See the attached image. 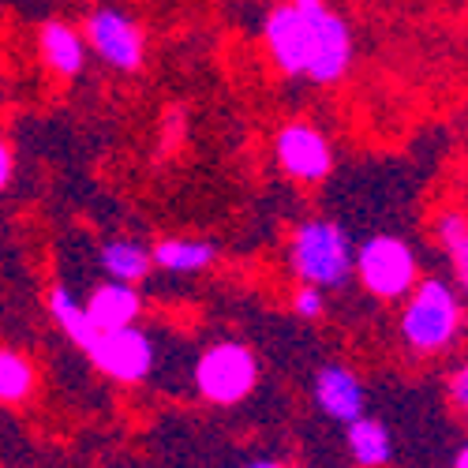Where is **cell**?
Instances as JSON below:
<instances>
[{
	"label": "cell",
	"mask_w": 468,
	"mask_h": 468,
	"mask_svg": "<svg viewBox=\"0 0 468 468\" xmlns=\"http://www.w3.org/2000/svg\"><path fill=\"white\" fill-rule=\"evenodd\" d=\"M289 259H292V274L315 289H337L353 274V244H348L345 229L326 218L303 221L292 232Z\"/></svg>",
	"instance_id": "cell-1"
},
{
	"label": "cell",
	"mask_w": 468,
	"mask_h": 468,
	"mask_svg": "<svg viewBox=\"0 0 468 468\" xmlns=\"http://www.w3.org/2000/svg\"><path fill=\"white\" fill-rule=\"evenodd\" d=\"M461 330V300L457 292L439 282L423 278L412 285L409 303L401 311V337L416 353H442Z\"/></svg>",
	"instance_id": "cell-2"
},
{
	"label": "cell",
	"mask_w": 468,
	"mask_h": 468,
	"mask_svg": "<svg viewBox=\"0 0 468 468\" xmlns=\"http://www.w3.org/2000/svg\"><path fill=\"white\" fill-rule=\"evenodd\" d=\"M259 386V360L240 341H218L195 360V389L210 405H240Z\"/></svg>",
	"instance_id": "cell-3"
},
{
	"label": "cell",
	"mask_w": 468,
	"mask_h": 468,
	"mask_svg": "<svg viewBox=\"0 0 468 468\" xmlns=\"http://www.w3.org/2000/svg\"><path fill=\"white\" fill-rule=\"evenodd\" d=\"M353 274L371 296L401 300L420 282V266H416V251L401 237L378 232V237L360 244V251H353Z\"/></svg>",
	"instance_id": "cell-4"
},
{
	"label": "cell",
	"mask_w": 468,
	"mask_h": 468,
	"mask_svg": "<svg viewBox=\"0 0 468 468\" xmlns=\"http://www.w3.org/2000/svg\"><path fill=\"white\" fill-rule=\"evenodd\" d=\"M83 37H87V49L109 64L112 71H139L146 60V34L143 27L121 12V8H94L83 23Z\"/></svg>",
	"instance_id": "cell-5"
},
{
	"label": "cell",
	"mask_w": 468,
	"mask_h": 468,
	"mask_svg": "<svg viewBox=\"0 0 468 468\" xmlns=\"http://www.w3.org/2000/svg\"><path fill=\"white\" fill-rule=\"evenodd\" d=\"M87 356L90 364L112 378V382H121V386H135L143 378H150L154 364H158V353H154V337L146 330L135 326H124V330H101L90 348H87Z\"/></svg>",
	"instance_id": "cell-6"
},
{
	"label": "cell",
	"mask_w": 468,
	"mask_h": 468,
	"mask_svg": "<svg viewBox=\"0 0 468 468\" xmlns=\"http://www.w3.org/2000/svg\"><path fill=\"white\" fill-rule=\"evenodd\" d=\"M323 0L307 5H282L266 16V49L285 75H303L311 60V37H315V12Z\"/></svg>",
	"instance_id": "cell-7"
},
{
	"label": "cell",
	"mask_w": 468,
	"mask_h": 468,
	"mask_svg": "<svg viewBox=\"0 0 468 468\" xmlns=\"http://www.w3.org/2000/svg\"><path fill=\"white\" fill-rule=\"evenodd\" d=\"M274 154H278V165L289 176L303 180V184L326 180V173L334 165V150H330L326 135L319 128H311V124H300V121H292V124H285L278 132Z\"/></svg>",
	"instance_id": "cell-8"
},
{
	"label": "cell",
	"mask_w": 468,
	"mask_h": 468,
	"mask_svg": "<svg viewBox=\"0 0 468 468\" xmlns=\"http://www.w3.org/2000/svg\"><path fill=\"white\" fill-rule=\"evenodd\" d=\"M348 64H353V30L323 5L315 12V37H311V60L303 75L311 83H337Z\"/></svg>",
	"instance_id": "cell-9"
},
{
	"label": "cell",
	"mask_w": 468,
	"mask_h": 468,
	"mask_svg": "<svg viewBox=\"0 0 468 468\" xmlns=\"http://www.w3.org/2000/svg\"><path fill=\"white\" fill-rule=\"evenodd\" d=\"M37 57H42V64L53 75H60V80H80L87 71L90 49H87L83 30H75L64 19H46L42 30H37Z\"/></svg>",
	"instance_id": "cell-10"
},
{
	"label": "cell",
	"mask_w": 468,
	"mask_h": 468,
	"mask_svg": "<svg viewBox=\"0 0 468 468\" xmlns=\"http://www.w3.org/2000/svg\"><path fill=\"white\" fill-rule=\"evenodd\" d=\"M315 405L337 423H353L356 416H364V405H367L364 382L356 378V371H348L341 364H326L315 375Z\"/></svg>",
	"instance_id": "cell-11"
},
{
	"label": "cell",
	"mask_w": 468,
	"mask_h": 468,
	"mask_svg": "<svg viewBox=\"0 0 468 468\" xmlns=\"http://www.w3.org/2000/svg\"><path fill=\"white\" fill-rule=\"evenodd\" d=\"M87 315L94 323V330H124V326H135L139 315H143V296L135 285L128 282H98L90 289V296L83 300Z\"/></svg>",
	"instance_id": "cell-12"
},
{
	"label": "cell",
	"mask_w": 468,
	"mask_h": 468,
	"mask_svg": "<svg viewBox=\"0 0 468 468\" xmlns=\"http://www.w3.org/2000/svg\"><path fill=\"white\" fill-rule=\"evenodd\" d=\"M150 259H154V270H165V274H176V278H191V274H203V270L214 266L218 248H214V240L169 237V240H158L150 248Z\"/></svg>",
	"instance_id": "cell-13"
},
{
	"label": "cell",
	"mask_w": 468,
	"mask_h": 468,
	"mask_svg": "<svg viewBox=\"0 0 468 468\" xmlns=\"http://www.w3.org/2000/svg\"><path fill=\"white\" fill-rule=\"evenodd\" d=\"M345 446L360 468H382V464H389V457H394L389 427L375 416H356L353 423H345Z\"/></svg>",
	"instance_id": "cell-14"
},
{
	"label": "cell",
	"mask_w": 468,
	"mask_h": 468,
	"mask_svg": "<svg viewBox=\"0 0 468 468\" xmlns=\"http://www.w3.org/2000/svg\"><path fill=\"white\" fill-rule=\"evenodd\" d=\"M98 266L105 270L109 282H128V285H139L143 278L154 274L150 248H143L139 240H128V237L105 240L101 251H98Z\"/></svg>",
	"instance_id": "cell-15"
},
{
	"label": "cell",
	"mask_w": 468,
	"mask_h": 468,
	"mask_svg": "<svg viewBox=\"0 0 468 468\" xmlns=\"http://www.w3.org/2000/svg\"><path fill=\"white\" fill-rule=\"evenodd\" d=\"M46 311H49V319L57 323V330L75 345V348H90V341L98 337V330H94V323H90V315H87V307H83V300L75 296L68 285H53L49 289V296H46Z\"/></svg>",
	"instance_id": "cell-16"
},
{
	"label": "cell",
	"mask_w": 468,
	"mask_h": 468,
	"mask_svg": "<svg viewBox=\"0 0 468 468\" xmlns=\"http://www.w3.org/2000/svg\"><path fill=\"white\" fill-rule=\"evenodd\" d=\"M37 389V367L19 348L0 345V405H23Z\"/></svg>",
	"instance_id": "cell-17"
},
{
	"label": "cell",
	"mask_w": 468,
	"mask_h": 468,
	"mask_svg": "<svg viewBox=\"0 0 468 468\" xmlns=\"http://www.w3.org/2000/svg\"><path fill=\"white\" fill-rule=\"evenodd\" d=\"M439 240H442V248H446V255L457 270L461 289L468 292V218L457 214V210H446L439 218Z\"/></svg>",
	"instance_id": "cell-18"
},
{
	"label": "cell",
	"mask_w": 468,
	"mask_h": 468,
	"mask_svg": "<svg viewBox=\"0 0 468 468\" xmlns=\"http://www.w3.org/2000/svg\"><path fill=\"white\" fill-rule=\"evenodd\" d=\"M292 307H296V315H300V319H319L323 311H326L323 289H315V285H300L296 296H292Z\"/></svg>",
	"instance_id": "cell-19"
},
{
	"label": "cell",
	"mask_w": 468,
	"mask_h": 468,
	"mask_svg": "<svg viewBox=\"0 0 468 468\" xmlns=\"http://www.w3.org/2000/svg\"><path fill=\"white\" fill-rule=\"evenodd\" d=\"M12 176H16V150L5 135H0V191H8Z\"/></svg>",
	"instance_id": "cell-20"
},
{
	"label": "cell",
	"mask_w": 468,
	"mask_h": 468,
	"mask_svg": "<svg viewBox=\"0 0 468 468\" xmlns=\"http://www.w3.org/2000/svg\"><path fill=\"white\" fill-rule=\"evenodd\" d=\"M450 398H453V405L468 416V367L453 371V378H450Z\"/></svg>",
	"instance_id": "cell-21"
},
{
	"label": "cell",
	"mask_w": 468,
	"mask_h": 468,
	"mask_svg": "<svg viewBox=\"0 0 468 468\" xmlns=\"http://www.w3.org/2000/svg\"><path fill=\"white\" fill-rule=\"evenodd\" d=\"M453 468H468V442L457 450V457H453Z\"/></svg>",
	"instance_id": "cell-22"
},
{
	"label": "cell",
	"mask_w": 468,
	"mask_h": 468,
	"mask_svg": "<svg viewBox=\"0 0 468 468\" xmlns=\"http://www.w3.org/2000/svg\"><path fill=\"white\" fill-rule=\"evenodd\" d=\"M248 468H282L278 461H255V464H248Z\"/></svg>",
	"instance_id": "cell-23"
},
{
	"label": "cell",
	"mask_w": 468,
	"mask_h": 468,
	"mask_svg": "<svg viewBox=\"0 0 468 468\" xmlns=\"http://www.w3.org/2000/svg\"><path fill=\"white\" fill-rule=\"evenodd\" d=\"M289 5H307V0H289Z\"/></svg>",
	"instance_id": "cell-24"
}]
</instances>
